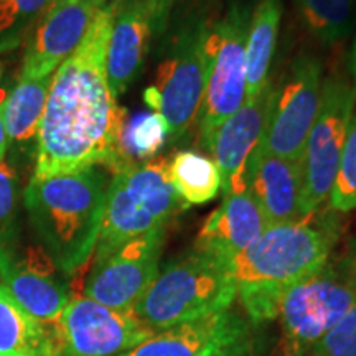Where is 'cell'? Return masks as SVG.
Listing matches in <instances>:
<instances>
[{
  "instance_id": "6da1fadb",
  "label": "cell",
  "mask_w": 356,
  "mask_h": 356,
  "mask_svg": "<svg viewBox=\"0 0 356 356\" xmlns=\"http://www.w3.org/2000/svg\"><path fill=\"white\" fill-rule=\"evenodd\" d=\"M114 0L101 7L78 50L51 79L47 108L37 132L33 178L118 165L119 137L126 109L118 106L106 74V50Z\"/></svg>"
},
{
  "instance_id": "7a4b0ae2",
  "label": "cell",
  "mask_w": 356,
  "mask_h": 356,
  "mask_svg": "<svg viewBox=\"0 0 356 356\" xmlns=\"http://www.w3.org/2000/svg\"><path fill=\"white\" fill-rule=\"evenodd\" d=\"M108 177L101 167L32 178L25 190L30 222L56 269L76 273L95 254L104 215Z\"/></svg>"
},
{
  "instance_id": "3957f363",
  "label": "cell",
  "mask_w": 356,
  "mask_h": 356,
  "mask_svg": "<svg viewBox=\"0 0 356 356\" xmlns=\"http://www.w3.org/2000/svg\"><path fill=\"white\" fill-rule=\"evenodd\" d=\"M238 296L228 264L197 249L168 262L132 314L159 333L228 310Z\"/></svg>"
},
{
  "instance_id": "277c9868",
  "label": "cell",
  "mask_w": 356,
  "mask_h": 356,
  "mask_svg": "<svg viewBox=\"0 0 356 356\" xmlns=\"http://www.w3.org/2000/svg\"><path fill=\"white\" fill-rule=\"evenodd\" d=\"M168 159L155 157L115 170L108 185L95 261L140 236L167 229L188 204L168 178Z\"/></svg>"
},
{
  "instance_id": "5b68a950",
  "label": "cell",
  "mask_w": 356,
  "mask_h": 356,
  "mask_svg": "<svg viewBox=\"0 0 356 356\" xmlns=\"http://www.w3.org/2000/svg\"><path fill=\"white\" fill-rule=\"evenodd\" d=\"M333 238L309 221L269 226L246 251L228 262L236 287L269 284L291 287L328 262Z\"/></svg>"
},
{
  "instance_id": "8992f818",
  "label": "cell",
  "mask_w": 356,
  "mask_h": 356,
  "mask_svg": "<svg viewBox=\"0 0 356 356\" xmlns=\"http://www.w3.org/2000/svg\"><path fill=\"white\" fill-rule=\"evenodd\" d=\"M207 22H190L172 40L144 99L167 124L173 140L198 121L207 89Z\"/></svg>"
},
{
  "instance_id": "52a82bcc",
  "label": "cell",
  "mask_w": 356,
  "mask_h": 356,
  "mask_svg": "<svg viewBox=\"0 0 356 356\" xmlns=\"http://www.w3.org/2000/svg\"><path fill=\"white\" fill-rule=\"evenodd\" d=\"M356 304V282L345 269L325 264L284 293L279 318L284 353L305 355Z\"/></svg>"
},
{
  "instance_id": "ba28073f",
  "label": "cell",
  "mask_w": 356,
  "mask_h": 356,
  "mask_svg": "<svg viewBox=\"0 0 356 356\" xmlns=\"http://www.w3.org/2000/svg\"><path fill=\"white\" fill-rule=\"evenodd\" d=\"M251 10L233 3L215 24H207V89L198 122L203 142L246 101V40Z\"/></svg>"
},
{
  "instance_id": "9c48e42d",
  "label": "cell",
  "mask_w": 356,
  "mask_h": 356,
  "mask_svg": "<svg viewBox=\"0 0 356 356\" xmlns=\"http://www.w3.org/2000/svg\"><path fill=\"white\" fill-rule=\"evenodd\" d=\"M47 325L50 356H119L155 335L132 312L114 310L73 297L60 317Z\"/></svg>"
},
{
  "instance_id": "30bf717a",
  "label": "cell",
  "mask_w": 356,
  "mask_h": 356,
  "mask_svg": "<svg viewBox=\"0 0 356 356\" xmlns=\"http://www.w3.org/2000/svg\"><path fill=\"white\" fill-rule=\"evenodd\" d=\"M355 106V89L346 79L328 78L323 83L322 101L302 157L307 218L314 216L330 198Z\"/></svg>"
},
{
  "instance_id": "8fae6325",
  "label": "cell",
  "mask_w": 356,
  "mask_h": 356,
  "mask_svg": "<svg viewBox=\"0 0 356 356\" xmlns=\"http://www.w3.org/2000/svg\"><path fill=\"white\" fill-rule=\"evenodd\" d=\"M322 65L317 58H296L286 81L275 88L262 154L302 160L322 101Z\"/></svg>"
},
{
  "instance_id": "7c38bea8",
  "label": "cell",
  "mask_w": 356,
  "mask_h": 356,
  "mask_svg": "<svg viewBox=\"0 0 356 356\" xmlns=\"http://www.w3.org/2000/svg\"><path fill=\"white\" fill-rule=\"evenodd\" d=\"M274 92L275 88L267 83L259 95L244 101L204 142L215 157L225 195L249 191L252 172L262 154Z\"/></svg>"
},
{
  "instance_id": "4fadbf2b",
  "label": "cell",
  "mask_w": 356,
  "mask_h": 356,
  "mask_svg": "<svg viewBox=\"0 0 356 356\" xmlns=\"http://www.w3.org/2000/svg\"><path fill=\"white\" fill-rule=\"evenodd\" d=\"M167 229L132 239L95 261L84 284V297L114 310L132 312L160 270Z\"/></svg>"
},
{
  "instance_id": "5bb4252c",
  "label": "cell",
  "mask_w": 356,
  "mask_h": 356,
  "mask_svg": "<svg viewBox=\"0 0 356 356\" xmlns=\"http://www.w3.org/2000/svg\"><path fill=\"white\" fill-rule=\"evenodd\" d=\"M175 0H114L106 74L118 99L139 76L155 35L162 33Z\"/></svg>"
},
{
  "instance_id": "9a60e30c",
  "label": "cell",
  "mask_w": 356,
  "mask_h": 356,
  "mask_svg": "<svg viewBox=\"0 0 356 356\" xmlns=\"http://www.w3.org/2000/svg\"><path fill=\"white\" fill-rule=\"evenodd\" d=\"M249 345L248 320L228 309L155 333L119 356H246Z\"/></svg>"
},
{
  "instance_id": "2e32d148",
  "label": "cell",
  "mask_w": 356,
  "mask_h": 356,
  "mask_svg": "<svg viewBox=\"0 0 356 356\" xmlns=\"http://www.w3.org/2000/svg\"><path fill=\"white\" fill-rule=\"evenodd\" d=\"M99 8L88 0H53L26 47L20 78H47L83 43Z\"/></svg>"
},
{
  "instance_id": "e0dca14e",
  "label": "cell",
  "mask_w": 356,
  "mask_h": 356,
  "mask_svg": "<svg viewBox=\"0 0 356 356\" xmlns=\"http://www.w3.org/2000/svg\"><path fill=\"white\" fill-rule=\"evenodd\" d=\"M56 266L43 248L17 257L10 243L0 244V280L12 297L38 322H53L70 304L68 289L55 275Z\"/></svg>"
},
{
  "instance_id": "ac0fdd59",
  "label": "cell",
  "mask_w": 356,
  "mask_h": 356,
  "mask_svg": "<svg viewBox=\"0 0 356 356\" xmlns=\"http://www.w3.org/2000/svg\"><path fill=\"white\" fill-rule=\"evenodd\" d=\"M267 228L269 222L249 191L229 193L207 218L193 249L228 264L234 256L246 251Z\"/></svg>"
},
{
  "instance_id": "d6986e66",
  "label": "cell",
  "mask_w": 356,
  "mask_h": 356,
  "mask_svg": "<svg viewBox=\"0 0 356 356\" xmlns=\"http://www.w3.org/2000/svg\"><path fill=\"white\" fill-rule=\"evenodd\" d=\"M249 193L259 204L269 226L309 221L304 211L302 160L261 154L252 172Z\"/></svg>"
},
{
  "instance_id": "ffe728a7",
  "label": "cell",
  "mask_w": 356,
  "mask_h": 356,
  "mask_svg": "<svg viewBox=\"0 0 356 356\" xmlns=\"http://www.w3.org/2000/svg\"><path fill=\"white\" fill-rule=\"evenodd\" d=\"M282 0H259L251 13L246 40V99L266 88L277 44Z\"/></svg>"
},
{
  "instance_id": "44dd1931",
  "label": "cell",
  "mask_w": 356,
  "mask_h": 356,
  "mask_svg": "<svg viewBox=\"0 0 356 356\" xmlns=\"http://www.w3.org/2000/svg\"><path fill=\"white\" fill-rule=\"evenodd\" d=\"M0 356H50L47 325L38 322L0 284Z\"/></svg>"
},
{
  "instance_id": "7402d4cb",
  "label": "cell",
  "mask_w": 356,
  "mask_h": 356,
  "mask_svg": "<svg viewBox=\"0 0 356 356\" xmlns=\"http://www.w3.org/2000/svg\"><path fill=\"white\" fill-rule=\"evenodd\" d=\"M53 76L20 78L3 102V122L8 140L26 142L37 136L47 108Z\"/></svg>"
},
{
  "instance_id": "603a6c76",
  "label": "cell",
  "mask_w": 356,
  "mask_h": 356,
  "mask_svg": "<svg viewBox=\"0 0 356 356\" xmlns=\"http://www.w3.org/2000/svg\"><path fill=\"white\" fill-rule=\"evenodd\" d=\"M167 170L172 186L186 204L211 202L221 188L215 160L193 150H181L168 159Z\"/></svg>"
},
{
  "instance_id": "cb8c5ba5",
  "label": "cell",
  "mask_w": 356,
  "mask_h": 356,
  "mask_svg": "<svg viewBox=\"0 0 356 356\" xmlns=\"http://www.w3.org/2000/svg\"><path fill=\"white\" fill-rule=\"evenodd\" d=\"M167 136V124L157 113H140L132 119H126L119 137L118 165L114 172L132 163L155 159L165 144Z\"/></svg>"
},
{
  "instance_id": "d4e9b609",
  "label": "cell",
  "mask_w": 356,
  "mask_h": 356,
  "mask_svg": "<svg viewBox=\"0 0 356 356\" xmlns=\"http://www.w3.org/2000/svg\"><path fill=\"white\" fill-rule=\"evenodd\" d=\"M302 22L315 38L337 43L353 30L356 0H293Z\"/></svg>"
},
{
  "instance_id": "484cf974",
  "label": "cell",
  "mask_w": 356,
  "mask_h": 356,
  "mask_svg": "<svg viewBox=\"0 0 356 356\" xmlns=\"http://www.w3.org/2000/svg\"><path fill=\"white\" fill-rule=\"evenodd\" d=\"M328 202L337 211L348 213L356 210V111L351 118Z\"/></svg>"
},
{
  "instance_id": "4316f807",
  "label": "cell",
  "mask_w": 356,
  "mask_h": 356,
  "mask_svg": "<svg viewBox=\"0 0 356 356\" xmlns=\"http://www.w3.org/2000/svg\"><path fill=\"white\" fill-rule=\"evenodd\" d=\"M238 296L244 310L252 322H267L279 317L280 302L287 287L269 286V284H246L238 286Z\"/></svg>"
},
{
  "instance_id": "83f0119b",
  "label": "cell",
  "mask_w": 356,
  "mask_h": 356,
  "mask_svg": "<svg viewBox=\"0 0 356 356\" xmlns=\"http://www.w3.org/2000/svg\"><path fill=\"white\" fill-rule=\"evenodd\" d=\"M310 356H356V304L309 351Z\"/></svg>"
},
{
  "instance_id": "f1b7e54d",
  "label": "cell",
  "mask_w": 356,
  "mask_h": 356,
  "mask_svg": "<svg viewBox=\"0 0 356 356\" xmlns=\"http://www.w3.org/2000/svg\"><path fill=\"white\" fill-rule=\"evenodd\" d=\"M17 208V175L6 160L0 162V244L12 241Z\"/></svg>"
},
{
  "instance_id": "f546056e",
  "label": "cell",
  "mask_w": 356,
  "mask_h": 356,
  "mask_svg": "<svg viewBox=\"0 0 356 356\" xmlns=\"http://www.w3.org/2000/svg\"><path fill=\"white\" fill-rule=\"evenodd\" d=\"M53 0H0V33L26 25L50 7Z\"/></svg>"
},
{
  "instance_id": "4dcf8cb0",
  "label": "cell",
  "mask_w": 356,
  "mask_h": 356,
  "mask_svg": "<svg viewBox=\"0 0 356 356\" xmlns=\"http://www.w3.org/2000/svg\"><path fill=\"white\" fill-rule=\"evenodd\" d=\"M8 147V136L6 131V122H3V104H0V162L7 154Z\"/></svg>"
},
{
  "instance_id": "1f68e13d",
  "label": "cell",
  "mask_w": 356,
  "mask_h": 356,
  "mask_svg": "<svg viewBox=\"0 0 356 356\" xmlns=\"http://www.w3.org/2000/svg\"><path fill=\"white\" fill-rule=\"evenodd\" d=\"M345 269L348 270V274L351 275V277H353V280L356 282V244L353 248H351V252H350V256L346 257V261H345Z\"/></svg>"
},
{
  "instance_id": "d6a6232c",
  "label": "cell",
  "mask_w": 356,
  "mask_h": 356,
  "mask_svg": "<svg viewBox=\"0 0 356 356\" xmlns=\"http://www.w3.org/2000/svg\"><path fill=\"white\" fill-rule=\"evenodd\" d=\"M350 66H351V74H353V89L356 96V38L353 42V47H351V58H350Z\"/></svg>"
},
{
  "instance_id": "836d02e7",
  "label": "cell",
  "mask_w": 356,
  "mask_h": 356,
  "mask_svg": "<svg viewBox=\"0 0 356 356\" xmlns=\"http://www.w3.org/2000/svg\"><path fill=\"white\" fill-rule=\"evenodd\" d=\"M88 2H89V3H92V6L97 7V8H101V7L108 6V3L111 2V0H88Z\"/></svg>"
},
{
  "instance_id": "e575fe53",
  "label": "cell",
  "mask_w": 356,
  "mask_h": 356,
  "mask_svg": "<svg viewBox=\"0 0 356 356\" xmlns=\"http://www.w3.org/2000/svg\"><path fill=\"white\" fill-rule=\"evenodd\" d=\"M2 73H3V66H2V63H0V78H2ZM6 99H7L6 91H2V89H0V104H3Z\"/></svg>"
},
{
  "instance_id": "d590c367",
  "label": "cell",
  "mask_w": 356,
  "mask_h": 356,
  "mask_svg": "<svg viewBox=\"0 0 356 356\" xmlns=\"http://www.w3.org/2000/svg\"><path fill=\"white\" fill-rule=\"evenodd\" d=\"M284 356H310V355L305 353V355H284Z\"/></svg>"
},
{
  "instance_id": "8d00e7d4",
  "label": "cell",
  "mask_w": 356,
  "mask_h": 356,
  "mask_svg": "<svg viewBox=\"0 0 356 356\" xmlns=\"http://www.w3.org/2000/svg\"><path fill=\"white\" fill-rule=\"evenodd\" d=\"M0 284H2V282H0Z\"/></svg>"
}]
</instances>
